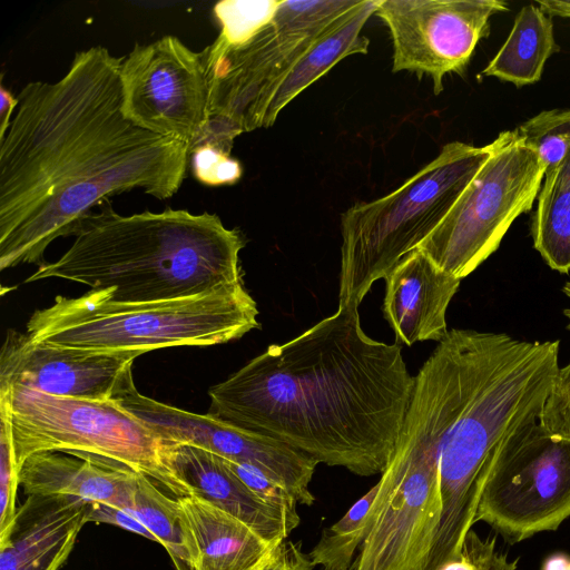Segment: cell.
I'll list each match as a JSON object with an SVG mask.
<instances>
[{
  "label": "cell",
  "instance_id": "1",
  "mask_svg": "<svg viewBox=\"0 0 570 570\" xmlns=\"http://www.w3.org/2000/svg\"><path fill=\"white\" fill-rule=\"evenodd\" d=\"M124 58L94 46L60 80L18 95L0 141L1 271L47 263V247L110 196L139 188L163 200L180 188L189 148L124 117Z\"/></svg>",
  "mask_w": 570,
  "mask_h": 570
},
{
  "label": "cell",
  "instance_id": "2",
  "mask_svg": "<svg viewBox=\"0 0 570 570\" xmlns=\"http://www.w3.org/2000/svg\"><path fill=\"white\" fill-rule=\"evenodd\" d=\"M414 384L401 346L367 336L350 302L212 386L208 413L371 476L393 459Z\"/></svg>",
  "mask_w": 570,
  "mask_h": 570
},
{
  "label": "cell",
  "instance_id": "3",
  "mask_svg": "<svg viewBox=\"0 0 570 570\" xmlns=\"http://www.w3.org/2000/svg\"><path fill=\"white\" fill-rule=\"evenodd\" d=\"M73 236L59 259L24 282L60 278L121 302L183 298L243 282L244 238L216 214L167 208L120 215L105 200L79 222Z\"/></svg>",
  "mask_w": 570,
  "mask_h": 570
},
{
  "label": "cell",
  "instance_id": "4",
  "mask_svg": "<svg viewBox=\"0 0 570 570\" xmlns=\"http://www.w3.org/2000/svg\"><path fill=\"white\" fill-rule=\"evenodd\" d=\"M475 389L461 364L442 356L424 362L350 570H426L440 521L441 449Z\"/></svg>",
  "mask_w": 570,
  "mask_h": 570
},
{
  "label": "cell",
  "instance_id": "5",
  "mask_svg": "<svg viewBox=\"0 0 570 570\" xmlns=\"http://www.w3.org/2000/svg\"><path fill=\"white\" fill-rule=\"evenodd\" d=\"M558 355L559 341L495 333L482 379L441 449L440 521L426 570L458 554L501 443L521 423L539 420L560 368Z\"/></svg>",
  "mask_w": 570,
  "mask_h": 570
},
{
  "label": "cell",
  "instance_id": "6",
  "mask_svg": "<svg viewBox=\"0 0 570 570\" xmlns=\"http://www.w3.org/2000/svg\"><path fill=\"white\" fill-rule=\"evenodd\" d=\"M256 302L243 282L194 296L121 302L102 289L57 296L32 313L26 333L36 342L72 350L141 354L175 346H210L258 328Z\"/></svg>",
  "mask_w": 570,
  "mask_h": 570
},
{
  "label": "cell",
  "instance_id": "7",
  "mask_svg": "<svg viewBox=\"0 0 570 570\" xmlns=\"http://www.w3.org/2000/svg\"><path fill=\"white\" fill-rule=\"evenodd\" d=\"M493 150L444 145L439 155L397 189L358 203L341 216L338 304L360 303L372 285L434 230Z\"/></svg>",
  "mask_w": 570,
  "mask_h": 570
},
{
  "label": "cell",
  "instance_id": "8",
  "mask_svg": "<svg viewBox=\"0 0 570 570\" xmlns=\"http://www.w3.org/2000/svg\"><path fill=\"white\" fill-rule=\"evenodd\" d=\"M12 433L17 464L32 454H86L122 464L149 476L174 498L191 495L174 471L168 443L115 400L94 401L24 387L0 390Z\"/></svg>",
  "mask_w": 570,
  "mask_h": 570
},
{
  "label": "cell",
  "instance_id": "9",
  "mask_svg": "<svg viewBox=\"0 0 570 570\" xmlns=\"http://www.w3.org/2000/svg\"><path fill=\"white\" fill-rule=\"evenodd\" d=\"M358 0H279L272 18L238 43L216 38L199 52L207 82L208 122L199 138L232 151L249 131L253 112L269 85L318 35Z\"/></svg>",
  "mask_w": 570,
  "mask_h": 570
},
{
  "label": "cell",
  "instance_id": "10",
  "mask_svg": "<svg viewBox=\"0 0 570 570\" xmlns=\"http://www.w3.org/2000/svg\"><path fill=\"white\" fill-rule=\"evenodd\" d=\"M544 170L517 128L500 132L490 157L417 249L448 274L468 276L498 249L512 223L532 208Z\"/></svg>",
  "mask_w": 570,
  "mask_h": 570
},
{
  "label": "cell",
  "instance_id": "11",
  "mask_svg": "<svg viewBox=\"0 0 570 570\" xmlns=\"http://www.w3.org/2000/svg\"><path fill=\"white\" fill-rule=\"evenodd\" d=\"M570 517V439L548 433L538 419L501 443L484 483L474 523L510 543L553 531Z\"/></svg>",
  "mask_w": 570,
  "mask_h": 570
},
{
  "label": "cell",
  "instance_id": "12",
  "mask_svg": "<svg viewBox=\"0 0 570 570\" xmlns=\"http://www.w3.org/2000/svg\"><path fill=\"white\" fill-rule=\"evenodd\" d=\"M121 112L135 126L186 144L189 154L208 122L199 52L177 37L136 45L120 67Z\"/></svg>",
  "mask_w": 570,
  "mask_h": 570
},
{
  "label": "cell",
  "instance_id": "13",
  "mask_svg": "<svg viewBox=\"0 0 570 570\" xmlns=\"http://www.w3.org/2000/svg\"><path fill=\"white\" fill-rule=\"evenodd\" d=\"M508 10L500 0H379L374 14L392 36V70L429 75L438 95L446 73L465 69L490 18Z\"/></svg>",
  "mask_w": 570,
  "mask_h": 570
},
{
  "label": "cell",
  "instance_id": "14",
  "mask_svg": "<svg viewBox=\"0 0 570 570\" xmlns=\"http://www.w3.org/2000/svg\"><path fill=\"white\" fill-rule=\"evenodd\" d=\"M115 401L164 441L195 445L224 459L252 464L285 485L299 504L314 503L309 483L318 463L303 452L210 413H193L158 402L136 387Z\"/></svg>",
  "mask_w": 570,
  "mask_h": 570
},
{
  "label": "cell",
  "instance_id": "15",
  "mask_svg": "<svg viewBox=\"0 0 570 570\" xmlns=\"http://www.w3.org/2000/svg\"><path fill=\"white\" fill-rule=\"evenodd\" d=\"M134 354L51 346L8 330L0 351V390L24 387L94 401L118 400L135 386Z\"/></svg>",
  "mask_w": 570,
  "mask_h": 570
},
{
  "label": "cell",
  "instance_id": "16",
  "mask_svg": "<svg viewBox=\"0 0 570 570\" xmlns=\"http://www.w3.org/2000/svg\"><path fill=\"white\" fill-rule=\"evenodd\" d=\"M460 283L420 249L406 254L385 277L382 309L396 342H441L449 332L446 309Z\"/></svg>",
  "mask_w": 570,
  "mask_h": 570
},
{
  "label": "cell",
  "instance_id": "17",
  "mask_svg": "<svg viewBox=\"0 0 570 570\" xmlns=\"http://www.w3.org/2000/svg\"><path fill=\"white\" fill-rule=\"evenodd\" d=\"M87 504L70 495H27L0 541V570H59L87 523Z\"/></svg>",
  "mask_w": 570,
  "mask_h": 570
},
{
  "label": "cell",
  "instance_id": "18",
  "mask_svg": "<svg viewBox=\"0 0 570 570\" xmlns=\"http://www.w3.org/2000/svg\"><path fill=\"white\" fill-rule=\"evenodd\" d=\"M167 443L170 464L191 495L237 518L271 543L286 540L297 528L285 514L256 497L224 458L195 445Z\"/></svg>",
  "mask_w": 570,
  "mask_h": 570
},
{
  "label": "cell",
  "instance_id": "19",
  "mask_svg": "<svg viewBox=\"0 0 570 570\" xmlns=\"http://www.w3.org/2000/svg\"><path fill=\"white\" fill-rule=\"evenodd\" d=\"M377 1L358 0L318 35L265 90L253 112L249 131L273 126L286 105L344 58L367 53L370 41L361 31L375 13Z\"/></svg>",
  "mask_w": 570,
  "mask_h": 570
},
{
  "label": "cell",
  "instance_id": "20",
  "mask_svg": "<svg viewBox=\"0 0 570 570\" xmlns=\"http://www.w3.org/2000/svg\"><path fill=\"white\" fill-rule=\"evenodd\" d=\"M137 473L122 464L86 454L41 452L23 462L19 483L27 495H70L129 510Z\"/></svg>",
  "mask_w": 570,
  "mask_h": 570
},
{
  "label": "cell",
  "instance_id": "21",
  "mask_svg": "<svg viewBox=\"0 0 570 570\" xmlns=\"http://www.w3.org/2000/svg\"><path fill=\"white\" fill-rule=\"evenodd\" d=\"M193 570H249L278 543H271L247 524L209 501L179 498Z\"/></svg>",
  "mask_w": 570,
  "mask_h": 570
},
{
  "label": "cell",
  "instance_id": "22",
  "mask_svg": "<svg viewBox=\"0 0 570 570\" xmlns=\"http://www.w3.org/2000/svg\"><path fill=\"white\" fill-rule=\"evenodd\" d=\"M560 51L553 22L538 4L524 6L517 14L507 40L483 70L518 87L540 80L547 60Z\"/></svg>",
  "mask_w": 570,
  "mask_h": 570
},
{
  "label": "cell",
  "instance_id": "23",
  "mask_svg": "<svg viewBox=\"0 0 570 570\" xmlns=\"http://www.w3.org/2000/svg\"><path fill=\"white\" fill-rule=\"evenodd\" d=\"M132 513L168 552L176 570H193L179 500L171 498L144 473H137Z\"/></svg>",
  "mask_w": 570,
  "mask_h": 570
},
{
  "label": "cell",
  "instance_id": "24",
  "mask_svg": "<svg viewBox=\"0 0 570 570\" xmlns=\"http://www.w3.org/2000/svg\"><path fill=\"white\" fill-rule=\"evenodd\" d=\"M532 222L533 247L548 266L570 271V184L543 176Z\"/></svg>",
  "mask_w": 570,
  "mask_h": 570
},
{
  "label": "cell",
  "instance_id": "25",
  "mask_svg": "<svg viewBox=\"0 0 570 570\" xmlns=\"http://www.w3.org/2000/svg\"><path fill=\"white\" fill-rule=\"evenodd\" d=\"M379 489L377 482L338 521L323 530L308 553L314 567L318 566L322 570L351 569L354 554L366 537L370 513Z\"/></svg>",
  "mask_w": 570,
  "mask_h": 570
},
{
  "label": "cell",
  "instance_id": "26",
  "mask_svg": "<svg viewBox=\"0 0 570 570\" xmlns=\"http://www.w3.org/2000/svg\"><path fill=\"white\" fill-rule=\"evenodd\" d=\"M539 155L544 171L554 168L570 146V109L543 110L518 128Z\"/></svg>",
  "mask_w": 570,
  "mask_h": 570
},
{
  "label": "cell",
  "instance_id": "27",
  "mask_svg": "<svg viewBox=\"0 0 570 570\" xmlns=\"http://www.w3.org/2000/svg\"><path fill=\"white\" fill-rule=\"evenodd\" d=\"M278 3L279 0L217 2L214 14L220 26L218 38L227 43L244 41L272 18Z\"/></svg>",
  "mask_w": 570,
  "mask_h": 570
},
{
  "label": "cell",
  "instance_id": "28",
  "mask_svg": "<svg viewBox=\"0 0 570 570\" xmlns=\"http://www.w3.org/2000/svg\"><path fill=\"white\" fill-rule=\"evenodd\" d=\"M19 468L17 464L9 414L0 405V541L9 534L17 514Z\"/></svg>",
  "mask_w": 570,
  "mask_h": 570
},
{
  "label": "cell",
  "instance_id": "29",
  "mask_svg": "<svg viewBox=\"0 0 570 570\" xmlns=\"http://www.w3.org/2000/svg\"><path fill=\"white\" fill-rule=\"evenodd\" d=\"M518 561L495 547V537L482 538L470 529L458 554L438 570H517Z\"/></svg>",
  "mask_w": 570,
  "mask_h": 570
},
{
  "label": "cell",
  "instance_id": "30",
  "mask_svg": "<svg viewBox=\"0 0 570 570\" xmlns=\"http://www.w3.org/2000/svg\"><path fill=\"white\" fill-rule=\"evenodd\" d=\"M225 460L233 472L256 497L272 508L281 511L295 525H299L301 519L297 512L298 502L285 485L252 464Z\"/></svg>",
  "mask_w": 570,
  "mask_h": 570
},
{
  "label": "cell",
  "instance_id": "31",
  "mask_svg": "<svg viewBox=\"0 0 570 570\" xmlns=\"http://www.w3.org/2000/svg\"><path fill=\"white\" fill-rule=\"evenodd\" d=\"M190 157L194 177L206 186L233 185L242 177L239 161L214 146H199Z\"/></svg>",
  "mask_w": 570,
  "mask_h": 570
},
{
  "label": "cell",
  "instance_id": "32",
  "mask_svg": "<svg viewBox=\"0 0 570 570\" xmlns=\"http://www.w3.org/2000/svg\"><path fill=\"white\" fill-rule=\"evenodd\" d=\"M539 423L551 435L570 439V363L559 368Z\"/></svg>",
  "mask_w": 570,
  "mask_h": 570
},
{
  "label": "cell",
  "instance_id": "33",
  "mask_svg": "<svg viewBox=\"0 0 570 570\" xmlns=\"http://www.w3.org/2000/svg\"><path fill=\"white\" fill-rule=\"evenodd\" d=\"M86 521L112 524L157 542L154 534L132 513L110 504L88 502Z\"/></svg>",
  "mask_w": 570,
  "mask_h": 570
},
{
  "label": "cell",
  "instance_id": "34",
  "mask_svg": "<svg viewBox=\"0 0 570 570\" xmlns=\"http://www.w3.org/2000/svg\"><path fill=\"white\" fill-rule=\"evenodd\" d=\"M313 568L302 544L286 539L276 544L258 564L249 570H313Z\"/></svg>",
  "mask_w": 570,
  "mask_h": 570
},
{
  "label": "cell",
  "instance_id": "35",
  "mask_svg": "<svg viewBox=\"0 0 570 570\" xmlns=\"http://www.w3.org/2000/svg\"><path fill=\"white\" fill-rule=\"evenodd\" d=\"M0 141L4 138L6 132L12 119V112L19 105V98L14 97L3 85H0Z\"/></svg>",
  "mask_w": 570,
  "mask_h": 570
},
{
  "label": "cell",
  "instance_id": "36",
  "mask_svg": "<svg viewBox=\"0 0 570 570\" xmlns=\"http://www.w3.org/2000/svg\"><path fill=\"white\" fill-rule=\"evenodd\" d=\"M537 4L550 17L570 18V1L541 0L537 1Z\"/></svg>",
  "mask_w": 570,
  "mask_h": 570
},
{
  "label": "cell",
  "instance_id": "37",
  "mask_svg": "<svg viewBox=\"0 0 570 570\" xmlns=\"http://www.w3.org/2000/svg\"><path fill=\"white\" fill-rule=\"evenodd\" d=\"M544 176H552L570 184V146L561 161L554 168L544 171Z\"/></svg>",
  "mask_w": 570,
  "mask_h": 570
},
{
  "label": "cell",
  "instance_id": "38",
  "mask_svg": "<svg viewBox=\"0 0 570 570\" xmlns=\"http://www.w3.org/2000/svg\"><path fill=\"white\" fill-rule=\"evenodd\" d=\"M542 570H570V557L563 553L551 554L543 562Z\"/></svg>",
  "mask_w": 570,
  "mask_h": 570
},
{
  "label": "cell",
  "instance_id": "39",
  "mask_svg": "<svg viewBox=\"0 0 570 570\" xmlns=\"http://www.w3.org/2000/svg\"><path fill=\"white\" fill-rule=\"evenodd\" d=\"M562 292L570 298V282L564 284ZM563 314L568 320L567 328L570 330V308L564 309Z\"/></svg>",
  "mask_w": 570,
  "mask_h": 570
}]
</instances>
